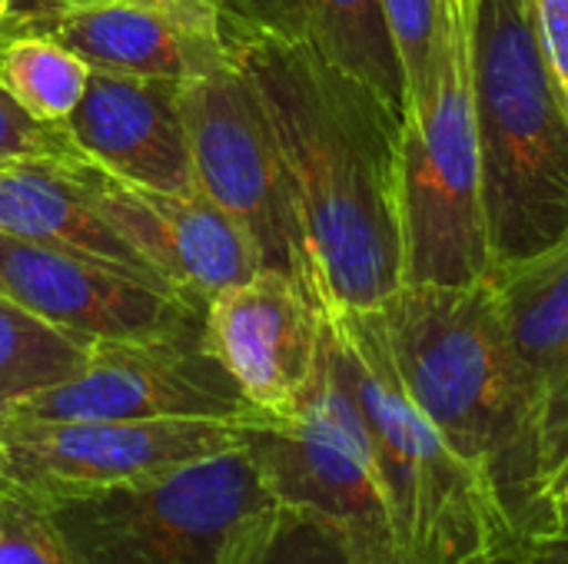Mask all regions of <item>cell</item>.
I'll use <instances>...</instances> for the list:
<instances>
[{
	"instance_id": "cell-17",
	"label": "cell",
	"mask_w": 568,
	"mask_h": 564,
	"mask_svg": "<svg viewBox=\"0 0 568 564\" xmlns=\"http://www.w3.org/2000/svg\"><path fill=\"white\" fill-rule=\"evenodd\" d=\"M226 50L250 37L300 43L373 86L403 120L409 113L403 63L379 0H220Z\"/></svg>"
},
{
	"instance_id": "cell-12",
	"label": "cell",
	"mask_w": 568,
	"mask_h": 564,
	"mask_svg": "<svg viewBox=\"0 0 568 564\" xmlns=\"http://www.w3.org/2000/svg\"><path fill=\"white\" fill-rule=\"evenodd\" d=\"M70 173L97 213L173 289L206 306L216 293L250 283L263 263L250 236L203 193H166L123 183L87 160Z\"/></svg>"
},
{
	"instance_id": "cell-21",
	"label": "cell",
	"mask_w": 568,
	"mask_h": 564,
	"mask_svg": "<svg viewBox=\"0 0 568 564\" xmlns=\"http://www.w3.org/2000/svg\"><path fill=\"white\" fill-rule=\"evenodd\" d=\"M399 63L406 76L409 116L433 106L443 86V70L453 43V7L456 0H379Z\"/></svg>"
},
{
	"instance_id": "cell-11",
	"label": "cell",
	"mask_w": 568,
	"mask_h": 564,
	"mask_svg": "<svg viewBox=\"0 0 568 564\" xmlns=\"http://www.w3.org/2000/svg\"><path fill=\"white\" fill-rule=\"evenodd\" d=\"M0 293L90 346L206 339V306L180 289L7 233H0Z\"/></svg>"
},
{
	"instance_id": "cell-15",
	"label": "cell",
	"mask_w": 568,
	"mask_h": 564,
	"mask_svg": "<svg viewBox=\"0 0 568 564\" xmlns=\"http://www.w3.org/2000/svg\"><path fill=\"white\" fill-rule=\"evenodd\" d=\"M3 23L50 33L90 70L186 83L233 63L220 23L156 0H87Z\"/></svg>"
},
{
	"instance_id": "cell-10",
	"label": "cell",
	"mask_w": 568,
	"mask_h": 564,
	"mask_svg": "<svg viewBox=\"0 0 568 564\" xmlns=\"http://www.w3.org/2000/svg\"><path fill=\"white\" fill-rule=\"evenodd\" d=\"M0 419H67V422H160V419H226L260 416L220 359L200 342H100L87 366L17 402Z\"/></svg>"
},
{
	"instance_id": "cell-6",
	"label": "cell",
	"mask_w": 568,
	"mask_h": 564,
	"mask_svg": "<svg viewBox=\"0 0 568 564\" xmlns=\"http://www.w3.org/2000/svg\"><path fill=\"white\" fill-rule=\"evenodd\" d=\"M399 226L403 286H473L493 273L463 0L453 7L439 96L403 123Z\"/></svg>"
},
{
	"instance_id": "cell-19",
	"label": "cell",
	"mask_w": 568,
	"mask_h": 564,
	"mask_svg": "<svg viewBox=\"0 0 568 564\" xmlns=\"http://www.w3.org/2000/svg\"><path fill=\"white\" fill-rule=\"evenodd\" d=\"M90 83V66L40 30L0 23V90L40 123H63Z\"/></svg>"
},
{
	"instance_id": "cell-25",
	"label": "cell",
	"mask_w": 568,
	"mask_h": 564,
	"mask_svg": "<svg viewBox=\"0 0 568 564\" xmlns=\"http://www.w3.org/2000/svg\"><path fill=\"white\" fill-rule=\"evenodd\" d=\"M539 40L552 63V73L568 96V0H532Z\"/></svg>"
},
{
	"instance_id": "cell-14",
	"label": "cell",
	"mask_w": 568,
	"mask_h": 564,
	"mask_svg": "<svg viewBox=\"0 0 568 564\" xmlns=\"http://www.w3.org/2000/svg\"><path fill=\"white\" fill-rule=\"evenodd\" d=\"M180 86L176 80L90 70L77 110L60 126L90 166L133 186L186 193L196 186Z\"/></svg>"
},
{
	"instance_id": "cell-13",
	"label": "cell",
	"mask_w": 568,
	"mask_h": 564,
	"mask_svg": "<svg viewBox=\"0 0 568 564\" xmlns=\"http://www.w3.org/2000/svg\"><path fill=\"white\" fill-rule=\"evenodd\" d=\"M320 302L283 273L260 269L206 302V349L266 419L300 409L320 369Z\"/></svg>"
},
{
	"instance_id": "cell-8",
	"label": "cell",
	"mask_w": 568,
	"mask_h": 564,
	"mask_svg": "<svg viewBox=\"0 0 568 564\" xmlns=\"http://www.w3.org/2000/svg\"><path fill=\"white\" fill-rule=\"evenodd\" d=\"M193 186L213 199L256 246L263 269L296 279L313 299V266L266 106L233 60L180 86Z\"/></svg>"
},
{
	"instance_id": "cell-2",
	"label": "cell",
	"mask_w": 568,
	"mask_h": 564,
	"mask_svg": "<svg viewBox=\"0 0 568 564\" xmlns=\"http://www.w3.org/2000/svg\"><path fill=\"white\" fill-rule=\"evenodd\" d=\"M376 309L409 399L486 482L519 545L559 529L566 509L546 479L493 279L399 286Z\"/></svg>"
},
{
	"instance_id": "cell-5",
	"label": "cell",
	"mask_w": 568,
	"mask_h": 564,
	"mask_svg": "<svg viewBox=\"0 0 568 564\" xmlns=\"http://www.w3.org/2000/svg\"><path fill=\"white\" fill-rule=\"evenodd\" d=\"M273 499L246 439L173 472L43 505L77 564H233Z\"/></svg>"
},
{
	"instance_id": "cell-16",
	"label": "cell",
	"mask_w": 568,
	"mask_h": 564,
	"mask_svg": "<svg viewBox=\"0 0 568 564\" xmlns=\"http://www.w3.org/2000/svg\"><path fill=\"white\" fill-rule=\"evenodd\" d=\"M536 416L552 495L568 472V243L489 273Z\"/></svg>"
},
{
	"instance_id": "cell-3",
	"label": "cell",
	"mask_w": 568,
	"mask_h": 564,
	"mask_svg": "<svg viewBox=\"0 0 568 564\" xmlns=\"http://www.w3.org/2000/svg\"><path fill=\"white\" fill-rule=\"evenodd\" d=\"M493 269L568 243V96L532 0H463Z\"/></svg>"
},
{
	"instance_id": "cell-30",
	"label": "cell",
	"mask_w": 568,
	"mask_h": 564,
	"mask_svg": "<svg viewBox=\"0 0 568 564\" xmlns=\"http://www.w3.org/2000/svg\"><path fill=\"white\" fill-rule=\"evenodd\" d=\"M10 7H13V0H0V23L10 17Z\"/></svg>"
},
{
	"instance_id": "cell-7",
	"label": "cell",
	"mask_w": 568,
	"mask_h": 564,
	"mask_svg": "<svg viewBox=\"0 0 568 564\" xmlns=\"http://www.w3.org/2000/svg\"><path fill=\"white\" fill-rule=\"evenodd\" d=\"M273 499L329 522L353 564H409L373 462L366 425L323 359L290 419H256L246 429Z\"/></svg>"
},
{
	"instance_id": "cell-27",
	"label": "cell",
	"mask_w": 568,
	"mask_h": 564,
	"mask_svg": "<svg viewBox=\"0 0 568 564\" xmlns=\"http://www.w3.org/2000/svg\"><path fill=\"white\" fill-rule=\"evenodd\" d=\"M156 3H166L173 10H183V13L210 20V23H220V0H156Z\"/></svg>"
},
{
	"instance_id": "cell-20",
	"label": "cell",
	"mask_w": 568,
	"mask_h": 564,
	"mask_svg": "<svg viewBox=\"0 0 568 564\" xmlns=\"http://www.w3.org/2000/svg\"><path fill=\"white\" fill-rule=\"evenodd\" d=\"M90 349V342L63 332L0 293V416L77 376L87 366Z\"/></svg>"
},
{
	"instance_id": "cell-28",
	"label": "cell",
	"mask_w": 568,
	"mask_h": 564,
	"mask_svg": "<svg viewBox=\"0 0 568 564\" xmlns=\"http://www.w3.org/2000/svg\"><path fill=\"white\" fill-rule=\"evenodd\" d=\"M70 3H87V0H13V7H10V17H7V20L37 17V13L57 10V7H70Z\"/></svg>"
},
{
	"instance_id": "cell-22",
	"label": "cell",
	"mask_w": 568,
	"mask_h": 564,
	"mask_svg": "<svg viewBox=\"0 0 568 564\" xmlns=\"http://www.w3.org/2000/svg\"><path fill=\"white\" fill-rule=\"evenodd\" d=\"M233 564H353L343 535L320 515L276 505Z\"/></svg>"
},
{
	"instance_id": "cell-24",
	"label": "cell",
	"mask_w": 568,
	"mask_h": 564,
	"mask_svg": "<svg viewBox=\"0 0 568 564\" xmlns=\"http://www.w3.org/2000/svg\"><path fill=\"white\" fill-rule=\"evenodd\" d=\"M80 153L60 123H40L0 90V166L7 163H77Z\"/></svg>"
},
{
	"instance_id": "cell-29",
	"label": "cell",
	"mask_w": 568,
	"mask_h": 564,
	"mask_svg": "<svg viewBox=\"0 0 568 564\" xmlns=\"http://www.w3.org/2000/svg\"><path fill=\"white\" fill-rule=\"evenodd\" d=\"M559 502L568 509V472H566V479H562V485H559Z\"/></svg>"
},
{
	"instance_id": "cell-9",
	"label": "cell",
	"mask_w": 568,
	"mask_h": 564,
	"mask_svg": "<svg viewBox=\"0 0 568 564\" xmlns=\"http://www.w3.org/2000/svg\"><path fill=\"white\" fill-rule=\"evenodd\" d=\"M246 429L226 419H0V492L40 505L87 499L226 452Z\"/></svg>"
},
{
	"instance_id": "cell-18",
	"label": "cell",
	"mask_w": 568,
	"mask_h": 564,
	"mask_svg": "<svg viewBox=\"0 0 568 564\" xmlns=\"http://www.w3.org/2000/svg\"><path fill=\"white\" fill-rule=\"evenodd\" d=\"M0 233L57 246L67 253L93 256L123 266L150 283L160 279L146 259L97 213L77 186L70 163H7L0 166Z\"/></svg>"
},
{
	"instance_id": "cell-4",
	"label": "cell",
	"mask_w": 568,
	"mask_h": 564,
	"mask_svg": "<svg viewBox=\"0 0 568 564\" xmlns=\"http://www.w3.org/2000/svg\"><path fill=\"white\" fill-rule=\"evenodd\" d=\"M323 359L349 392L409 564H506L519 539L476 469L409 399L379 309H323Z\"/></svg>"
},
{
	"instance_id": "cell-26",
	"label": "cell",
	"mask_w": 568,
	"mask_h": 564,
	"mask_svg": "<svg viewBox=\"0 0 568 564\" xmlns=\"http://www.w3.org/2000/svg\"><path fill=\"white\" fill-rule=\"evenodd\" d=\"M506 564H568V509L562 512L559 529L536 535V539H526Z\"/></svg>"
},
{
	"instance_id": "cell-1",
	"label": "cell",
	"mask_w": 568,
	"mask_h": 564,
	"mask_svg": "<svg viewBox=\"0 0 568 564\" xmlns=\"http://www.w3.org/2000/svg\"><path fill=\"white\" fill-rule=\"evenodd\" d=\"M230 57L273 123L310 249L320 309H376L403 286V116L300 43L250 37Z\"/></svg>"
},
{
	"instance_id": "cell-23",
	"label": "cell",
	"mask_w": 568,
	"mask_h": 564,
	"mask_svg": "<svg viewBox=\"0 0 568 564\" xmlns=\"http://www.w3.org/2000/svg\"><path fill=\"white\" fill-rule=\"evenodd\" d=\"M0 564H77L40 502L0 492Z\"/></svg>"
}]
</instances>
